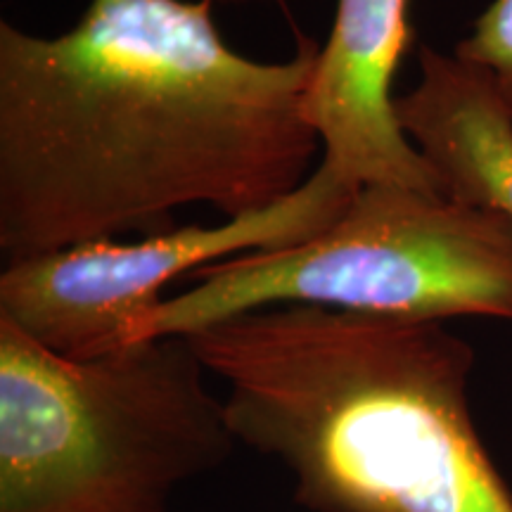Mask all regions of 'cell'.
<instances>
[{
  "label": "cell",
  "mask_w": 512,
  "mask_h": 512,
  "mask_svg": "<svg viewBox=\"0 0 512 512\" xmlns=\"http://www.w3.org/2000/svg\"><path fill=\"white\" fill-rule=\"evenodd\" d=\"M214 0H91L60 36L0 22V249L19 261L226 219L306 183L320 46L261 62L223 41Z\"/></svg>",
  "instance_id": "obj_1"
},
{
  "label": "cell",
  "mask_w": 512,
  "mask_h": 512,
  "mask_svg": "<svg viewBox=\"0 0 512 512\" xmlns=\"http://www.w3.org/2000/svg\"><path fill=\"white\" fill-rule=\"evenodd\" d=\"M188 337L238 444L309 512H512L472 418L475 351L439 320L273 306Z\"/></svg>",
  "instance_id": "obj_2"
},
{
  "label": "cell",
  "mask_w": 512,
  "mask_h": 512,
  "mask_svg": "<svg viewBox=\"0 0 512 512\" xmlns=\"http://www.w3.org/2000/svg\"><path fill=\"white\" fill-rule=\"evenodd\" d=\"M190 337L67 358L0 318V512H171L238 448Z\"/></svg>",
  "instance_id": "obj_3"
},
{
  "label": "cell",
  "mask_w": 512,
  "mask_h": 512,
  "mask_svg": "<svg viewBox=\"0 0 512 512\" xmlns=\"http://www.w3.org/2000/svg\"><path fill=\"white\" fill-rule=\"evenodd\" d=\"M150 313L138 342L188 337L273 306L411 320H512V221L501 211L392 183L356 190L302 245L204 266Z\"/></svg>",
  "instance_id": "obj_4"
},
{
  "label": "cell",
  "mask_w": 512,
  "mask_h": 512,
  "mask_svg": "<svg viewBox=\"0 0 512 512\" xmlns=\"http://www.w3.org/2000/svg\"><path fill=\"white\" fill-rule=\"evenodd\" d=\"M358 188L320 159L290 195L216 226H176L138 242L95 240L10 261L0 273V318L60 356L112 354L138 344L166 285L233 256L316 238Z\"/></svg>",
  "instance_id": "obj_5"
},
{
  "label": "cell",
  "mask_w": 512,
  "mask_h": 512,
  "mask_svg": "<svg viewBox=\"0 0 512 512\" xmlns=\"http://www.w3.org/2000/svg\"><path fill=\"white\" fill-rule=\"evenodd\" d=\"M408 3L337 0L313 69L306 117L323 143V162L351 183L444 192L437 171L396 119L394 76L413 41Z\"/></svg>",
  "instance_id": "obj_6"
},
{
  "label": "cell",
  "mask_w": 512,
  "mask_h": 512,
  "mask_svg": "<svg viewBox=\"0 0 512 512\" xmlns=\"http://www.w3.org/2000/svg\"><path fill=\"white\" fill-rule=\"evenodd\" d=\"M420 81L396 98V119L453 200L512 221V112L484 69L432 46L418 53Z\"/></svg>",
  "instance_id": "obj_7"
},
{
  "label": "cell",
  "mask_w": 512,
  "mask_h": 512,
  "mask_svg": "<svg viewBox=\"0 0 512 512\" xmlns=\"http://www.w3.org/2000/svg\"><path fill=\"white\" fill-rule=\"evenodd\" d=\"M453 55L484 69L512 112V0H494Z\"/></svg>",
  "instance_id": "obj_8"
},
{
  "label": "cell",
  "mask_w": 512,
  "mask_h": 512,
  "mask_svg": "<svg viewBox=\"0 0 512 512\" xmlns=\"http://www.w3.org/2000/svg\"><path fill=\"white\" fill-rule=\"evenodd\" d=\"M214 3H247V0H214Z\"/></svg>",
  "instance_id": "obj_9"
}]
</instances>
